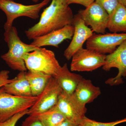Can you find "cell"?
Returning <instances> with one entry per match:
<instances>
[{"label": "cell", "instance_id": "cell-1", "mask_svg": "<svg viewBox=\"0 0 126 126\" xmlns=\"http://www.w3.org/2000/svg\"><path fill=\"white\" fill-rule=\"evenodd\" d=\"M74 17L68 5L52 0L41 14L38 23L25 32L26 35L29 39H33L67 25H72Z\"/></svg>", "mask_w": 126, "mask_h": 126}, {"label": "cell", "instance_id": "cell-2", "mask_svg": "<svg viewBox=\"0 0 126 126\" xmlns=\"http://www.w3.org/2000/svg\"><path fill=\"white\" fill-rule=\"evenodd\" d=\"M4 40L9 47L8 52L1 55V59L13 70L26 72L27 68L23 57L26 53L32 52L39 47L27 44L21 41L18 35L16 28L12 26L5 32Z\"/></svg>", "mask_w": 126, "mask_h": 126}, {"label": "cell", "instance_id": "cell-3", "mask_svg": "<svg viewBox=\"0 0 126 126\" xmlns=\"http://www.w3.org/2000/svg\"><path fill=\"white\" fill-rule=\"evenodd\" d=\"M28 71L40 72L53 77L61 67L53 51L39 47L23 55Z\"/></svg>", "mask_w": 126, "mask_h": 126}, {"label": "cell", "instance_id": "cell-4", "mask_svg": "<svg viewBox=\"0 0 126 126\" xmlns=\"http://www.w3.org/2000/svg\"><path fill=\"white\" fill-rule=\"evenodd\" d=\"M49 1L43 0L36 4L27 5L17 3L12 0H0V9L4 12L7 18L4 25L5 32L10 29L13 26L14 20L18 17L26 16L34 20L38 19L41 10Z\"/></svg>", "mask_w": 126, "mask_h": 126}, {"label": "cell", "instance_id": "cell-5", "mask_svg": "<svg viewBox=\"0 0 126 126\" xmlns=\"http://www.w3.org/2000/svg\"><path fill=\"white\" fill-rule=\"evenodd\" d=\"M37 97H19L6 92L0 88V122L4 121L34 105Z\"/></svg>", "mask_w": 126, "mask_h": 126}, {"label": "cell", "instance_id": "cell-6", "mask_svg": "<svg viewBox=\"0 0 126 126\" xmlns=\"http://www.w3.org/2000/svg\"><path fill=\"white\" fill-rule=\"evenodd\" d=\"M106 57L105 54L82 48L72 56L70 70L72 72H92L104 65Z\"/></svg>", "mask_w": 126, "mask_h": 126}, {"label": "cell", "instance_id": "cell-7", "mask_svg": "<svg viewBox=\"0 0 126 126\" xmlns=\"http://www.w3.org/2000/svg\"><path fill=\"white\" fill-rule=\"evenodd\" d=\"M62 91L55 79L51 77L43 92L37 96L35 102L29 109L28 115H37L54 107Z\"/></svg>", "mask_w": 126, "mask_h": 126}, {"label": "cell", "instance_id": "cell-8", "mask_svg": "<svg viewBox=\"0 0 126 126\" xmlns=\"http://www.w3.org/2000/svg\"><path fill=\"white\" fill-rule=\"evenodd\" d=\"M56 106L66 119L75 124L79 125L86 116V105L79 102L74 94H68L62 91Z\"/></svg>", "mask_w": 126, "mask_h": 126}, {"label": "cell", "instance_id": "cell-9", "mask_svg": "<svg viewBox=\"0 0 126 126\" xmlns=\"http://www.w3.org/2000/svg\"><path fill=\"white\" fill-rule=\"evenodd\" d=\"M78 14L86 25L90 26L93 32L98 34L106 33L109 15L102 6L96 1L84 10L79 11Z\"/></svg>", "mask_w": 126, "mask_h": 126}, {"label": "cell", "instance_id": "cell-10", "mask_svg": "<svg viewBox=\"0 0 126 126\" xmlns=\"http://www.w3.org/2000/svg\"><path fill=\"white\" fill-rule=\"evenodd\" d=\"M126 40V33L93 34L86 41V48L103 54H110Z\"/></svg>", "mask_w": 126, "mask_h": 126}, {"label": "cell", "instance_id": "cell-11", "mask_svg": "<svg viewBox=\"0 0 126 126\" xmlns=\"http://www.w3.org/2000/svg\"><path fill=\"white\" fill-rule=\"evenodd\" d=\"M112 68L118 69V74L115 78L107 79L106 83L113 86L123 83L122 77H126V40L112 53L106 55L105 63L102 67L103 69L108 71Z\"/></svg>", "mask_w": 126, "mask_h": 126}, {"label": "cell", "instance_id": "cell-12", "mask_svg": "<svg viewBox=\"0 0 126 126\" xmlns=\"http://www.w3.org/2000/svg\"><path fill=\"white\" fill-rule=\"evenodd\" d=\"M72 25L74 27V31L72 41L64 52V56L68 60L83 48L84 43L93 34L92 29L86 25L78 14L74 16Z\"/></svg>", "mask_w": 126, "mask_h": 126}, {"label": "cell", "instance_id": "cell-13", "mask_svg": "<svg viewBox=\"0 0 126 126\" xmlns=\"http://www.w3.org/2000/svg\"><path fill=\"white\" fill-rule=\"evenodd\" d=\"M74 31L73 25H67L59 29L34 39L31 45L37 47L50 46L58 48L64 41L72 39Z\"/></svg>", "mask_w": 126, "mask_h": 126}, {"label": "cell", "instance_id": "cell-14", "mask_svg": "<svg viewBox=\"0 0 126 126\" xmlns=\"http://www.w3.org/2000/svg\"><path fill=\"white\" fill-rule=\"evenodd\" d=\"M58 82L63 91L68 94L74 93L77 86L83 77L72 73L65 63L58 69L53 77Z\"/></svg>", "mask_w": 126, "mask_h": 126}, {"label": "cell", "instance_id": "cell-15", "mask_svg": "<svg viewBox=\"0 0 126 126\" xmlns=\"http://www.w3.org/2000/svg\"><path fill=\"white\" fill-rule=\"evenodd\" d=\"M101 93L99 87L94 86L90 79L83 78L73 94L79 102L86 105L92 102Z\"/></svg>", "mask_w": 126, "mask_h": 126}, {"label": "cell", "instance_id": "cell-16", "mask_svg": "<svg viewBox=\"0 0 126 126\" xmlns=\"http://www.w3.org/2000/svg\"><path fill=\"white\" fill-rule=\"evenodd\" d=\"M26 72H20L14 81L3 86L5 92L17 96H33L30 84L26 76Z\"/></svg>", "mask_w": 126, "mask_h": 126}, {"label": "cell", "instance_id": "cell-17", "mask_svg": "<svg viewBox=\"0 0 126 126\" xmlns=\"http://www.w3.org/2000/svg\"><path fill=\"white\" fill-rule=\"evenodd\" d=\"M107 29L114 33H126V8L120 4L109 15Z\"/></svg>", "mask_w": 126, "mask_h": 126}, {"label": "cell", "instance_id": "cell-18", "mask_svg": "<svg viewBox=\"0 0 126 126\" xmlns=\"http://www.w3.org/2000/svg\"><path fill=\"white\" fill-rule=\"evenodd\" d=\"M26 76L30 86L33 96L37 97L43 92L52 77L40 73L28 71L26 72Z\"/></svg>", "mask_w": 126, "mask_h": 126}, {"label": "cell", "instance_id": "cell-19", "mask_svg": "<svg viewBox=\"0 0 126 126\" xmlns=\"http://www.w3.org/2000/svg\"><path fill=\"white\" fill-rule=\"evenodd\" d=\"M37 117L45 126H57L66 120L56 106L38 115Z\"/></svg>", "mask_w": 126, "mask_h": 126}, {"label": "cell", "instance_id": "cell-20", "mask_svg": "<svg viewBox=\"0 0 126 126\" xmlns=\"http://www.w3.org/2000/svg\"><path fill=\"white\" fill-rule=\"evenodd\" d=\"M126 122V118L115 121L103 123L92 120L85 116L79 124V126H115Z\"/></svg>", "mask_w": 126, "mask_h": 126}, {"label": "cell", "instance_id": "cell-21", "mask_svg": "<svg viewBox=\"0 0 126 126\" xmlns=\"http://www.w3.org/2000/svg\"><path fill=\"white\" fill-rule=\"evenodd\" d=\"M110 15L119 4V0H95Z\"/></svg>", "mask_w": 126, "mask_h": 126}, {"label": "cell", "instance_id": "cell-22", "mask_svg": "<svg viewBox=\"0 0 126 126\" xmlns=\"http://www.w3.org/2000/svg\"><path fill=\"white\" fill-rule=\"evenodd\" d=\"M29 109L24 110L14 115L6 121L0 122V126H16L18 121L25 115H28Z\"/></svg>", "mask_w": 126, "mask_h": 126}, {"label": "cell", "instance_id": "cell-23", "mask_svg": "<svg viewBox=\"0 0 126 126\" xmlns=\"http://www.w3.org/2000/svg\"><path fill=\"white\" fill-rule=\"evenodd\" d=\"M21 126H45L37 116L29 115L22 123Z\"/></svg>", "mask_w": 126, "mask_h": 126}, {"label": "cell", "instance_id": "cell-24", "mask_svg": "<svg viewBox=\"0 0 126 126\" xmlns=\"http://www.w3.org/2000/svg\"><path fill=\"white\" fill-rule=\"evenodd\" d=\"M9 73L10 72L7 70H2L0 72V88L15 80V78L11 79H9Z\"/></svg>", "mask_w": 126, "mask_h": 126}, {"label": "cell", "instance_id": "cell-25", "mask_svg": "<svg viewBox=\"0 0 126 126\" xmlns=\"http://www.w3.org/2000/svg\"><path fill=\"white\" fill-rule=\"evenodd\" d=\"M95 0H68L67 4H77L82 5L85 7L89 6L95 1Z\"/></svg>", "mask_w": 126, "mask_h": 126}, {"label": "cell", "instance_id": "cell-26", "mask_svg": "<svg viewBox=\"0 0 126 126\" xmlns=\"http://www.w3.org/2000/svg\"><path fill=\"white\" fill-rule=\"evenodd\" d=\"M57 126H79V125L66 119Z\"/></svg>", "mask_w": 126, "mask_h": 126}, {"label": "cell", "instance_id": "cell-27", "mask_svg": "<svg viewBox=\"0 0 126 126\" xmlns=\"http://www.w3.org/2000/svg\"><path fill=\"white\" fill-rule=\"evenodd\" d=\"M119 3L126 8V0H119Z\"/></svg>", "mask_w": 126, "mask_h": 126}, {"label": "cell", "instance_id": "cell-28", "mask_svg": "<svg viewBox=\"0 0 126 126\" xmlns=\"http://www.w3.org/2000/svg\"><path fill=\"white\" fill-rule=\"evenodd\" d=\"M63 4H67L68 0H57Z\"/></svg>", "mask_w": 126, "mask_h": 126}, {"label": "cell", "instance_id": "cell-29", "mask_svg": "<svg viewBox=\"0 0 126 126\" xmlns=\"http://www.w3.org/2000/svg\"><path fill=\"white\" fill-rule=\"evenodd\" d=\"M34 2H37L39 0H32Z\"/></svg>", "mask_w": 126, "mask_h": 126}, {"label": "cell", "instance_id": "cell-30", "mask_svg": "<svg viewBox=\"0 0 126 126\" xmlns=\"http://www.w3.org/2000/svg\"><path fill=\"white\" fill-rule=\"evenodd\" d=\"M49 0L50 1V0Z\"/></svg>", "mask_w": 126, "mask_h": 126}]
</instances>
